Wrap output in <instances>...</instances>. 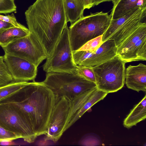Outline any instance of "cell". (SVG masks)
Listing matches in <instances>:
<instances>
[{
  "label": "cell",
  "instance_id": "cell-27",
  "mask_svg": "<svg viewBox=\"0 0 146 146\" xmlns=\"http://www.w3.org/2000/svg\"><path fill=\"white\" fill-rule=\"evenodd\" d=\"M20 138L14 133L7 130L0 125V142L6 140H13Z\"/></svg>",
  "mask_w": 146,
  "mask_h": 146
},
{
  "label": "cell",
  "instance_id": "cell-1",
  "mask_svg": "<svg viewBox=\"0 0 146 146\" xmlns=\"http://www.w3.org/2000/svg\"><path fill=\"white\" fill-rule=\"evenodd\" d=\"M0 102L11 105L37 137L46 135L56 100L53 93L43 82H28L19 91Z\"/></svg>",
  "mask_w": 146,
  "mask_h": 146
},
{
  "label": "cell",
  "instance_id": "cell-13",
  "mask_svg": "<svg viewBox=\"0 0 146 146\" xmlns=\"http://www.w3.org/2000/svg\"><path fill=\"white\" fill-rule=\"evenodd\" d=\"M146 8H139L136 13L120 26L108 39L113 40L117 48L118 47L141 22L146 16Z\"/></svg>",
  "mask_w": 146,
  "mask_h": 146
},
{
  "label": "cell",
  "instance_id": "cell-4",
  "mask_svg": "<svg viewBox=\"0 0 146 146\" xmlns=\"http://www.w3.org/2000/svg\"><path fill=\"white\" fill-rule=\"evenodd\" d=\"M43 81L54 94L56 102L64 97L70 101L79 95L97 87L96 84L72 72L47 73Z\"/></svg>",
  "mask_w": 146,
  "mask_h": 146
},
{
  "label": "cell",
  "instance_id": "cell-3",
  "mask_svg": "<svg viewBox=\"0 0 146 146\" xmlns=\"http://www.w3.org/2000/svg\"><path fill=\"white\" fill-rule=\"evenodd\" d=\"M111 20L110 15L101 11L83 16L71 24L69 36L72 52L78 50L88 41L103 35Z\"/></svg>",
  "mask_w": 146,
  "mask_h": 146
},
{
  "label": "cell",
  "instance_id": "cell-17",
  "mask_svg": "<svg viewBox=\"0 0 146 146\" xmlns=\"http://www.w3.org/2000/svg\"><path fill=\"white\" fill-rule=\"evenodd\" d=\"M146 117V95L131 110L124 119L123 125L125 127L129 129L136 126L140 122L144 120Z\"/></svg>",
  "mask_w": 146,
  "mask_h": 146
},
{
  "label": "cell",
  "instance_id": "cell-15",
  "mask_svg": "<svg viewBox=\"0 0 146 146\" xmlns=\"http://www.w3.org/2000/svg\"><path fill=\"white\" fill-rule=\"evenodd\" d=\"M113 5L112 19H118L136 8H146V0H111Z\"/></svg>",
  "mask_w": 146,
  "mask_h": 146
},
{
  "label": "cell",
  "instance_id": "cell-14",
  "mask_svg": "<svg viewBox=\"0 0 146 146\" xmlns=\"http://www.w3.org/2000/svg\"><path fill=\"white\" fill-rule=\"evenodd\" d=\"M125 84L128 88L139 92L146 91V66L140 63L130 65L126 69Z\"/></svg>",
  "mask_w": 146,
  "mask_h": 146
},
{
  "label": "cell",
  "instance_id": "cell-31",
  "mask_svg": "<svg viewBox=\"0 0 146 146\" xmlns=\"http://www.w3.org/2000/svg\"><path fill=\"white\" fill-rule=\"evenodd\" d=\"M16 145V143L13 140H6L0 142L1 145Z\"/></svg>",
  "mask_w": 146,
  "mask_h": 146
},
{
  "label": "cell",
  "instance_id": "cell-32",
  "mask_svg": "<svg viewBox=\"0 0 146 146\" xmlns=\"http://www.w3.org/2000/svg\"><path fill=\"white\" fill-rule=\"evenodd\" d=\"M111 0H92V4L93 6L97 5L103 2L110 1Z\"/></svg>",
  "mask_w": 146,
  "mask_h": 146
},
{
  "label": "cell",
  "instance_id": "cell-28",
  "mask_svg": "<svg viewBox=\"0 0 146 146\" xmlns=\"http://www.w3.org/2000/svg\"><path fill=\"white\" fill-rule=\"evenodd\" d=\"M0 20L10 23L14 26L19 28H23L25 27L17 22L16 18L13 13L11 15H0Z\"/></svg>",
  "mask_w": 146,
  "mask_h": 146
},
{
  "label": "cell",
  "instance_id": "cell-24",
  "mask_svg": "<svg viewBox=\"0 0 146 146\" xmlns=\"http://www.w3.org/2000/svg\"><path fill=\"white\" fill-rule=\"evenodd\" d=\"M75 72L88 81L96 84L95 76L92 67L77 65Z\"/></svg>",
  "mask_w": 146,
  "mask_h": 146
},
{
  "label": "cell",
  "instance_id": "cell-8",
  "mask_svg": "<svg viewBox=\"0 0 146 146\" xmlns=\"http://www.w3.org/2000/svg\"><path fill=\"white\" fill-rule=\"evenodd\" d=\"M0 125L28 143L37 137L27 122L9 103L0 102Z\"/></svg>",
  "mask_w": 146,
  "mask_h": 146
},
{
  "label": "cell",
  "instance_id": "cell-5",
  "mask_svg": "<svg viewBox=\"0 0 146 146\" xmlns=\"http://www.w3.org/2000/svg\"><path fill=\"white\" fill-rule=\"evenodd\" d=\"M125 63L116 55L108 61L92 67L97 88L108 94L121 89L125 82Z\"/></svg>",
  "mask_w": 146,
  "mask_h": 146
},
{
  "label": "cell",
  "instance_id": "cell-10",
  "mask_svg": "<svg viewBox=\"0 0 146 146\" xmlns=\"http://www.w3.org/2000/svg\"><path fill=\"white\" fill-rule=\"evenodd\" d=\"M70 101L64 97L56 102L52 112L46 140L56 142L64 133L70 110Z\"/></svg>",
  "mask_w": 146,
  "mask_h": 146
},
{
  "label": "cell",
  "instance_id": "cell-29",
  "mask_svg": "<svg viewBox=\"0 0 146 146\" xmlns=\"http://www.w3.org/2000/svg\"><path fill=\"white\" fill-rule=\"evenodd\" d=\"M13 26L10 23L0 20V32L4 29Z\"/></svg>",
  "mask_w": 146,
  "mask_h": 146
},
{
  "label": "cell",
  "instance_id": "cell-21",
  "mask_svg": "<svg viewBox=\"0 0 146 146\" xmlns=\"http://www.w3.org/2000/svg\"><path fill=\"white\" fill-rule=\"evenodd\" d=\"M140 8H134L118 19H111L108 27L102 35L103 42L107 40L120 26L133 16Z\"/></svg>",
  "mask_w": 146,
  "mask_h": 146
},
{
  "label": "cell",
  "instance_id": "cell-6",
  "mask_svg": "<svg viewBox=\"0 0 146 146\" xmlns=\"http://www.w3.org/2000/svg\"><path fill=\"white\" fill-rule=\"evenodd\" d=\"M42 66L46 73L50 72H74L77 65L74 62L67 25L51 54L46 59Z\"/></svg>",
  "mask_w": 146,
  "mask_h": 146
},
{
  "label": "cell",
  "instance_id": "cell-20",
  "mask_svg": "<svg viewBox=\"0 0 146 146\" xmlns=\"http://www.w3.org/2000/svg\"><path fill=\"white\" fill-rule=\"evenodd\" d=\"M26 27H18L14 26L4 30L0 32V46H5L13 41L25 36L29 33Z\"/></svg>",
  "mask_w": 146,
  "mask_h": 146
},
{
  "label": "cell",
  "instance_id": "cell-22",
  "mask_svg": "<svg viewBox=\"0 0 146 146\" xmlns=\"http://www.w3.org/2000/svg\"><path fill=\"white\" fill-rule=\"evenodd\" d=\"M28 82L14 81L0 87V101L20 90Z\"/></svg>",
  "mask_w": 146,
  "mask_h": 146
},
{
  "label": "cell",
  "instance_id": "cell-7",
  "mask_svg": "<svg viewBox=\"0 0 146 146\" xmlns=\"http://www.w3.org/2000/svg\"><path fill=\"white\" fill-rule=\"evenodd\" d=\"M5 53L26 59L38 67L47 56L42 45L32 33L2 47Z\"/></svg>",
  "mask_w": 146,
  "mask_h": 146
},
{
  "label": "cell",
  "instance_id": "cell-11",
  "mask_svg": "<svg viewBox=\"0 0 146 146\" xmlns=\"http://www.w3.org/2000/svg\"><path fill=\"white\" fill-rule=\"evenodd\" d=\"M5 53L4 60L14 81H35L37 67L34 64L21 57Z\"/></svg>",
  "mask_w": 146,
  "mask_h": 146
},
{
  "label": "cell",
  "instance_id": "cell-26",
  "mask_svg": "<svg viewBox=\"0 0 146 146\" xmlns=\"http://www.w3.org/2000/svg\"><path fill=\"white\" fill-rule=\"evenodd\" d=\"M16 10L14 0H0V13H10Z\"/></svg>",
  "mask_w": 146,
  "mask_h": 146
},
{
  "label": "cell",
  "instance_id": "cell-19",
  "mask_svg": "<svg viewBox=\"0 0 146 146\" xmlns=\"http://www.w3.org/2000/svg\"><path fill=\"white\" fill-rule=\"evenodd\" d=\"M146 36V24L141 22L137 28L117 48L118 57L124 54L133 45L144 36Z\"/></svg>",
  "mask_w": 146,
  "mask_h": 146
},
{
  "label": "cell",
  "instance_id": "cell-25",
  "mask_svg": "<svg viewBox=\"0 0 146 146\" xmlns=\"http://www.w3.org/2000/svg\"><path fill=\"white\" fill-rule=\"evenodd\" d=\"M102 35L99 36L88 41L78 50L90 52L95 51L103 43L102 41Z\"/></svg>",
  "mask_w": 146,
  "mask_h": 146
},
{
  "label": "cell",
  "instance_id": "cell-18",
  "mask_svg": "<svg viewBox=\"0 0 146 146\" xmlns=\"http://www.w3.org/2000/svg\"><path fill=\"white\" fill-rule=\"evenodd\" d=\"M67 22L71 24L83 16V0H63Z\"/></svg>",
  "mask_w": 146,
  "mask_h": 146
},
{
  "label": "cell",
  "instance_id": "cell-12",
  "mask_svg": "<svg viewBox=\"0 0 146 146\" xmlns=\"http://www.w3.org/2000/svg\"><path fill=\"white\" fill-rule=\"evenodd\" d=\"M117 48L114 41L108 39L94 52L84 50L86 59L79 66L93 67L108 61L117 55Z\"/></svg>",
  "mask_w": 146,
  "mask_h": 146
},
{
  "label": "cell",
  "instance_id": "cell-2",
  "mask_svg": "<svg viewBox=\"0 0 146 146\" xmlns=\"http://www.w3.org/2000/svg\"><path fill=\"white\" fill-rule=\"evenodd\" d=\"M25 15L29 32L39 41L48 57L67 25L63 0H36Z\"/></svg>",
  "mask_w": 146,
  "mask_h": 146
},
{
  "label": "cell",
  "instance_id": "cell-9",
  "mask_svg": "<svg viewBox=\"0 0 146 146\" xmlns=\"http://www.w3.org/2000/svg\"><path fill=\"white\" fill-rule=\"evenodd\" d=\"M108 93L97 87L77 96L70 101L69 113L64 131L70 128L94 105L103 100Z\"/></svg>",
  "mask_w": 146,
  "mask_h": 146
},
{
  "label": "cell",
  "instance_id": "cell-23",
  "mask_svg": "<svg viewBox=\"0 0 146 146\" xmlns=\"http://www.w3.org/2000/svg\"><path fill=\"white\" fill-rule=\"evenodd\" d=\"M14 81L4 60L3 56H0V87Z\"/></svg>",
  "mask_w": 146,
  "mask_h": 146
},
{
  "label": "cell",
  "instance_id": "cell-16",
  "mask_svg": "<svg viewBox=\"0 0 146 146\" xmlns=\"http://www.w3.org/2000/svg\"><path fill=\"white\" fill-rule=\"evenodd\" d=\"M125 62L146 60V36L139 39L119 57Z\"/></svg>",
  "mask_w": 146,
  "mask_h": 146
},
{
  "label": "cell",
  "instance_id": "cell-30",
  "mask_svg": "<svg viewBox=\"0 0 146 146\" xmlns=\"http://www.w3.org/2000/svg\"><path fill=\"white\" fill-rule=\"evenodd\" d=\"M85 9H89L93 7L92 0H83Z\"/></svg>",
  "mask_w": 146,
  "mask_h": 146
}]
</instances>
